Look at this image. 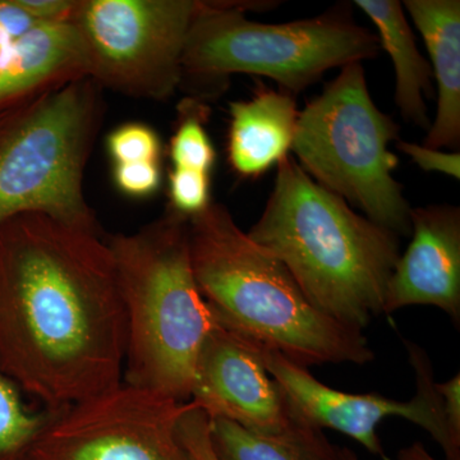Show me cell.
Masks as SVG:
<instances>
[{
    "label": "cell",
    "instance_id": "obj_18",
    "mask_svg": "<svg viewBox=\"0 0 460 460\" xmlns=\"http://www.w3.org/2000/svg\"><path fill=\"white\" fill-rule=\"evenodd\" d=\"M177 129L169 145L172 168L189 169L210 174L217 162V151L206 131L210 111L198 99H184L178 109Z\"/></svg>",
    "mask_w": 460,
    "mask_h": 460
},
{
    "label": "cell",
    "instance_id": "obj_5",
    "mask_svg": "<svg viewBox=\"0 0 460 460\" xmlns=\"http://www.w3.org/2000/svg\"><path fill=\"white\" fill-rule=\"evenodd\" d=\"M275 4L279 2H202L187 36L180 87L201 102L223 93L230 75L247 74L271 78L295 96L330 69L380 53L377 36L344 12L287 23L246 17Z\"/></svg>",
    "mask_w": 460,
    "mask_h": 460
},
{
    "label": "cell",
    "instance_id": "obj_21",
    "mask_svg": "<svg viewBox=\"0 0 460 460\" xmlns=\"http://www.w3.org/2000/svg\"><path fill=\"white\" fill-rule=\"evenodd\" d=\"M210 190V174L172 168L169 172V208L186 217L198 215L213 202Z\"/></svg>",
    "mask_w": 460,
    "mask_h": 460
},
{
    "label": "cell",
    "instance_id": "obj_6",
    "mask_svg": "<svg viewBox=\"0 0 460 460\" xmlns=\"http://www.w3.org/2000/svg\"><path fill=\"white\" fill-rule=\"evenodd\" d=\"M105 109L104 90L87 75L0 107V224L44 214L104 235L84 180Z\"/></svg>",
    "mask_w": 460,
    "mask_h": 460
},
{
    "label": "cell",
    "instance_id": "obj_14",
    "mask_svg": "<svg viewBox=\"0 0 460 460\" xmlns=\"http://www.w3.org/2000/svg\"><path fill=\"white\" fill-rule=\"evenodd\" d=\"M228 160L243 178H259L292 150L299 111L286 91L260 87L247 102L229 104Z\"/></svg>",
    "mask_w": 460,
    "mask_h": 460
},
{
    "label": "cell",
    "instance_id": "obj_9",
    "mask_svg": "<svg viewBox=\"0 0 460 460\" xmlns=\"http://www.w3.org/2000/svg\"><path fill=\"white\" fill-rule=\"evenodd\" d=\"M190 402L208 419L232 420L305 460H338L339 447L266 371L255 345L217 323L199 352Z\"/></svg>",
    "mask_w": 460,
    "mask_h": 460
},
{
    "label": "cell",
    "instance_id": "obj_4",
    "mask_svg": "<svg viewBox=\"0 0 460 460\" xmlns=\"http://www.w3.org/2000/svg\"><path fill=\"white\" fill-rule=\"evenodd\" d=\"M105 241L126 314L123 383L189 402L199 352L217 326L193 274L189 217L168 208Z\"/></svg>",
    "mask_w": 460,
    "mask_h": 460
},
{
    "label": "cell",
    "instance_id": "obj_26",
    "mask_svg": "<svg viewBox=\"0 0 460 460\" xmlns=\"http://www.w3.org/2000/svg\"><path fill=\"white\" fill-rule=\"evenodd\" d=\"M27 14L40 23L66 22L74 16L78 0H16Z\"/></svg>",
    "mask_w": 460,
    "mask_h": 460
},
{
    "label": "cell",
    "instance_id": "obj_25",
    "mask_svg": "<svg viewBox=\"0 0 460 460\" xmlns=\"http://www.w3.org/2000/svg\"><path fill=\"white\" fill-rule=\"evenodd\" d=\"M38 23L40 22L30 17L16 0H0V66L13 42Z\"/></svg>",
    "mask_w": 460,
    "mask_h": 460
},
{
    "label": "cell",
    "instance_id": "obj_19",
    "mask_svg": "<svg viewBox=\"0 0 460 460\" xmlns=\"http://www.w3.org/2000/svg\"><path fill=\"white\" fill-rule=\"evenodd\" d=\"M210 420V440L219 460H305L295 450L260 438L237 423Z\"/></svg>",
    "mask_w": 460,
    "mask_h": 460
},
{
    "label": "cell",
    "instance_id": "obj_24",
    "mask_svg": "<svg viewBox=\"0 0 460 460\" xmlns=\"http://www.w3.org/2000/svg\"><path fill=\"white\" fill-rule=\"evenodd\" d=\"M399 151L410 156L422 171L441 172L449 175L454 180L460 178V154L459 151L438 150L425 146V145L413 144L399 140L396 141Z\"/></svg>",
    "mask_w": 460,
    "mask_h": 460
},
{
    "label": "cell",
    "instance_id": "obj_12",
    "mask_svg": "<svg viewBox=\"0 0 460 460\" xmlns=\"http://www.w3.org/2000/svg\"><path fill=\"white\" fill-rule=\"evenodd\" d=\"M411 241L387 283L383 314L434 305L460 323V210L432 205L411 210Z\"/></svg>",
    "mask_w": 460,
    "mask_h": 460
},
{
    "label": "cell",
    "instance_id": "obj_7",
    "mask_svg": "<svg viewBox=\"0 0 460 460\" xmlns=\"http://www.w3.org/2000/svg\"><path fill=\"white\" fill-rule=\"evenodd\" d=\"M401 127L375 104L363 63L343 66L299 111L292 153L316 183L365 213L371 222L411 235V210L395 180L390 151Z\"/></svg>",
    "mask_w": 460,
    "mask_h": 460
},
{
    "label": "cell",
    "instance_id": "obj_8",
    "mask_svg": "<svg viewBox=\"0 0 460 460\" xmlns=\"http://www.w3.org/2000/svg\"><path fill=\"white\" fill-rule=\"evenodd\" d=\"M201 0H78L71 22L84 75L102 90L168 100L180 89L181 58Z\"/></svg>",
    "mask_w": 460,
    "mask_h": 460
},
{
    "label": "cell",
    "instance_id": "obj_1",
    "mask_svg": "<svg viewBox=\"0 0 460 460\" xmlns=\"http://www.w3.org/2000/svg\"><path fill=\"white\" fill-rule=\"evenodd\" d=\"M126 314L105 235L44 214L0 224V367L57 411L123 383Z\"/></svg>",
    "mask_w": 460,
    "mask_h": 460
},
{
    "label": "cell",
    "instance_id": "obj_17",
    "mask_svg": "<svg viewBox=\"0 0 460 460\" xmlns=\"http://www.w3.org/2000/svg\"><path fill=\"white\" fill-rule=\"evenodd\" d=\"M53 413L30 407L22 390L0 367V460H25Z\"/></svg>",
    "mask_w": 460,
    "mask_h": 460
},
{
    "label": "cell",
    "instance_id": "obj_3",
    "mask_svg": "<svg viewBox=\"0 0 460 460\" xmlns=\"http://www.w3.org/2000/svg\"><path fill=\"white\" fill-rule=\"evenodd\" d=\"M189 242L196 283L223 329L304 367L374 361L362 330L316 310L286 266L253 243L226 206L213 201L189 217Z\"/></svg>",
    "mask_w": 460,
    "mask_h": 460
},
{
    "label": "cell",
    "instance_id": "obj_13",
    "mask_svg": "<svg viewBox=\"0 0 460 460\" xmlns=\"http://www.w3.org/2000/svg\"><path fill=\"white\" fill-rule=\"evenodd\" d=\"M402 4L422 35L438 86V111L423 145L456 150L460 145V2L404 0Z\"/></svg>",
    "mask_w": 460,
    "mask_h": 460
},
{
    "label": "cell",
    "instance_id": "obj_23",
    "mask_svg": "<svg viewBox=\"0 0 460 460\" xmlns=\"http://www.w3.org/2000/svg\"><path fill=\"white\" fill-rule=\"evenodd\" d=\"M115 187L129 198L142 199L154 195L162 184L160 162L114 164Z\"/></svg>",
    "mask_w": 460,
    "mask_h": 460
},
{
    "label": "cell",
    "instance_id": "obj_15",
    "mask_svg": "<svg viewBox=\"0 0 460 460\" xmlns=\"http://www.w3.org/2000/svg\"><path fill=\"white\" fill-rule=\"evenodd\" d=\"M84 75L83 49L71 20L38 23L12 45L0 66V107Z\"/></svg>",
    "mask_w": 460,
    "mask_h": 460
},
{
    "label": "cell",
    "instance_id": "obj_10",
    "mask_svg": "<svg viewBox=\"0 0 460 460\" xmlns=\"http://www.w3.org/2000/svg\"><path fill=\"white\" fill-rule=\"evenodd\" d=\"M187 404L122 383L54 411L25 460H190L177 432Z\"/></svg>",
    "mask_w": 460,
    "mask_h": 460
},
{
    "label": "cell",
    "instance_id": "obj_16",
    "mask_svg": "<svg viewBox=\"0 0 460 460\" xmlns=\"http://www.w3.org/2000/svg\"><path fill=\"white\" fill-rule=\"evenodd\" d=\"M377 29L380 49L386 51L395 72L394 102L402 119L429 131L426 99H432V69L420 53L404 8L398 0H356Z\"/></svg>",
    "mask_w": 460,
    "mask_h": 460
},
{
    "label": "cell",
    "instance_id": "obj_20",
    "mask_svg": "<svg viewBox=\"0 0 460 460\" xmlns=\"http://www.w3.org/2000/svg\"><path fill=\"white\" fill-rule=\"evenodd\" d=\"M108 154L114 164L160 162L162 141L155 129L141 123L117 127L107 138Z\"/></svg>",
    "mask_w": 460,
    "mask_h": 460
},
{
    "label": "cell",
    "instance_id": "obj_28",
    "mask_svg": "<svg viewBox=\"0 0 460 460\" xmlns=\"http://www.w3.org/2000/svg\"><path fill=\"white\" fill-rule=\"evenodd\" d=\"M338 460H359L358 456L348 447H339ZM398 460H438L420 443H413L402 447L398 453Z\"/></svg>",
    "mask_w": 460,
    "mask_h": 460
},
{
    "label": "cell",
    "instance_id": "obj_27",
    "mask_svg": "<svg viewBox=\"0 0 460 460\" xmlns=\"http://www.w3.org/2000/svg\"><path fill=\"white\" fill-rule=\"evenodd\" d=\"M438 393L443 398L445 416L447 425L456 440L460 441V375L450 378L447 383H436Z\"/></svg>",
    "mask_w": 460,
    "mask_h": 460
},
{
    "label": "cell",
    "instance_id": "obj_22",
    "mask_svg": "<svg viewBox=\"0 0 460 460\" xmlns=\"http://www.w3.org/2000/svg\"><path fill=\"white\" fill-rule=\"evenodd\" d=\"M178 438L190 460H219L210 440V420L189 402L177 426Z\"/></svg>",
    "mask_w": 460,
    "mask_h": 460
},
{
    "label": "cell",
    "instance_id": "obj_11",
    "mask_svg": "<svg viewBox=\"0 0 460 460\" xmlns=\"http://www.w3.org/2000/svg\"><path fill=\"white\" fill-rule=\"evenodd\" d=\"M402 343L416 375V395L410 402L394 401L375 393L339 392L320 383L307 367L289 361L275 350L253 345L266 371L314 428L335 429L381 460H392L378 438L377 426L387 417H401L428 431L440 445L447 460H460V443L453 438L445 419L443 399L436 387L428 353L413 341Z\"/></svg>",
    "mask_w": 460,
    "mask_h": 460
},
{
    "label": "cell",
    "instance_id": "obj_2",
    "mask_svg": "<svg viewBox=\"0 0 460 460\" xmlns=\"http://www.w3.org/2000/svg\"><path fill=\"white\" fill-rule=\"evenodd\" d=\"M247 235L288 269L320 313L349 328L383 314L401 257L399 237L321 187L287 156L270 198Z\"/></svg>",
    "mask_w": 460,
    "mask_h": 460
}]
</instances>
